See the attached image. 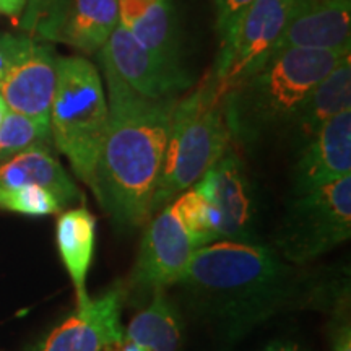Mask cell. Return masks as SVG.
Segmentation results:
<instances>
[{
	"instance_id": "cell-23",
	"label": "cell",
	"mask_w": 351,
	"mask_h": 351,
	"mask_svg": "<svg viewBox=\"0 0 351 351\" xmlns=\"http://www.w3.org/2000/svg\"><path fill=\"white\" fill-rule=\"evenodd\" d=\"M69 0H26L19 26L26 36L38 41H54Z\"/></svg>"
},
{
	"instance_id": "cell-2",
	"label": "cell",
	"mask_w": 351,
	"mask_h": 351,
	"mask_svg": "<svg viewBox=\"0 0 351 351\" xmlns=\"http://www.w3.org/2000/svg\"><path fill=\"white\" fill-rule=\"evenodd\" d=\"M205 317L243 328L287 300L293 271L275 249L221 239L195 249L178 283Z\"/></svg>"
},
{
	"instance_id": "cell-17",
	"label": "cell",
	"mask_w": 351,
	"mask_h": 351,
	"mask_svg": "<svg viewBox=\"0 0 351 351\" xmlns=\"http://www.w3.org/2000/svg\"><path fill=\"white\" fill-rule=\"evenodd\" d=\"M119 23V0H69L54 41L99 52Z\"/></svg>"
},
{
	"instance_id": "cell-16",
	"label": "cell",
	"mask_w": 351,
	"mask_h": 351,
	"mask_svg": "<svg viewBox=\"0 0 351 351\" xmlns=\"http://www.w3.org/2000/svg\"><path fill=\"white\" fill-rule=\"evenodd\" d=\"M41 186L59 199L62 207L83 200L77 184L51 155L46 145H36L0 163V189Z\"/></svg>"
},
{
	"instance_id": "cell-19",
	"label": "cell",
	"mask_w": 351,
	"mask_h": 351,
	"mask_svg": "<svg viewBox=\"0 0 351 351\" xmlns=\"http://www.w3.org/2000/svg\"><path fill=\"white\" fill-rule=\"evenodd\" d=\"M345 111H351V54H346L311 91L295 121L298 129L309 138L327 121Z\"/></svg>"
},
{
	"instance_id": "cell-9",
	"label": "cell",
	"mask_w": 351,
	"mask_h": 351,
	"mask_svg": "<svg viewBox=\"0 0 351 351\" xmlns=\"http://www.w3.org/2000/svg\"><path fill=\"white\" fill-rule=\"evenodd\" d=\"M298 0H254L241 16L228 49L218 54L213 80L228 88L251 75L269 59Z\"/></svg>"
},
{
	"instance_id": "cell-10",
	"label": "cell",
	"mask_w": 351,
	"mask_h": 351,
	"mask_svg": "<svg viewBox=\"0 0 351 351\" xmlns=\"http://www.w3.org/2000/svg\"><path fill=\"white\" fill-rule=\"evenodd\" d=\"M101 51L117 75L147 99H173L192 85L186 70L165 62L143 47L121 21Z\"/></svg>"
},
{
	"instance_id": "cell-25",
	"label": "cell",
	"mask_w": 351,
	"mask_h": 351,
	"mask_svg": "<svg viewBox=\"0 0 351 351\" xmlns=\"http://www.w3.org/2000/svg\"><path fill=\"white\" fill-rule=\"evenodd\" d=\"M254 0H215L217 32L219 34V54L225 52L234 38L241 16Z\"/></svg>"
},
{
	"instance_id": "cell-15",
	"label": "cell",
	"mask_w": 351,
	"mask_h": 351,
	"mask_svg": "<svg viewBox=\"0 0 351 351\" xmlns=\"http://www.w3.org/2000/svg\"><path fill=\"white\" fill-rule=\"evenodd\" d=\"M119 21L143 47L161 60L182 67L171 0H119Z\"/></svg>"
},
{
	"instance_id": "cell-26",
	"label": "cell",
	"mask_w": 351,
	"mask_h": 351,
	"mask_svg": "<svg viewBox=\"0 0 351 351\" xmlns=\"http://www.w3.org/2000/svg\"><path fill=\"white\" fill-rule=\"evenodd\" d=\"M332 351H351V328L348 320L341 324L333 333Z\"/></svg>"
},
{
	"instance_id": "cell-27",
	"label": "cell",
	"mask_w": 351,
	"mask_h": 351,
	"mask_svg": "<svg viewBox=\"0 0 351 351\" xmlns=\"http://www.w3.org/2000/svg\"><path fill=\"white\" fill-rule=\"evenodd\" d=\"M25 5L26 0H0V13L8 16L15 25H19V20L25 10Z\"/></svg>"
},
{
	"instance_id": "cell-3",
	"label": "cell",
	"mask_w": 351,
	"mask_h": 351,
	"mask_svg": "<svg viewBox=\"0 0 351 351\" xmlns=\"http://www.w3.org/2000/svg\"><path fill=\"white\" fill-rule=\"evenodd\" d=\"M346 54L350 51L287 49L271 54L223 95L231 137L254 142L267 130L295 121L311 91Z\"/></svg>"
},
{
	"instance_id": "cell-1",
	"label": "cell",
	"mask_w": 351,
	"mask_h": 351,
	"mask_svg": "<svg viewBox=\"0 0 351 351\" xmlns=\"http://www.w3.org/2000/svg\"><path fill=\"white\" fill-rule=\"evenodd\" d=\"M99 64L108 90L109 122L91 191L114 225L129 231L152 217L176 101L147 99L135 93L103 51Z\"/></svg>"
},
{
	"instance_id": "cell-29",
	"label": "cell",
	"mask_w": 351,
	"mask_h": 351,
	"mask_svg": "<svg viewBox=\"0 0 351 351\" xmlns=\"http://www.w3.org/2000/svg\"><path fill=\"white\" fill-rule=\"evenodd\" d=\"M263 351H300V348L295 343H291V341H275V343L269 345Z\"/></svg>"
},
{
	"instance_id": "cell-5",
	"label": "cell",
	"mask_w": 351,
	"mask_h": 351,
	"mask_svg": "<svg viewBox=\"0 0 351 351\" xmlns=\"http://www.w3.org/2000/svg\"><path fill=\"white\" fill-rule=\"evenodd\" d=\"M109 122L108 99L98 69L83 57L57 56L51 103V137L77 178L93 187Z\"/></svg>"
},
{
	"instance_id": "cell-7",
	"label": "cell",
	"mask_w": 351,
	"mask_h": 351,
	"mask_svg": "<svg viewBox=\"0 0 351 351\" xmlns=\"http://www.w3.org/2000/svg\"><path fill=\"white\" fill-rule=\"evenodd\" d=\"M3 43L5 64L0 73V96L10 111L49 127L57 78L54 49L26 34L3 33Z\"/></svg>"
},
{
	"instance_id": "cell-8",
	"label": "cell",
	"mask_w": 351,
	"mask_h": 351,
	"mask_svg": "<svg viewBox=\"0 0 351 351\" xmlns=\"http://www.w3.org/2000/svg\"><path fill=\"white\" fill-rule=\"evenodd\" d=\"M195 245L178 217L174 205H166L148 223L132 270L124 285L125 298H147L178 283Z\"/></svg>"
},
{
	"instance_id": "cell-22",
	"label": "cell",
	"mask_w": 351,
	"mask_h": 351,
	"mask_svg": "<svg viewBox=\"0 0 351 351\" xmlns=\"http://www.w3.org/2000/svg\"><path fill=\"white\" fill-rule=\"evenodd\" d=\"M49 138V127L8 109L0 122V163L36 145H46Z\"/></svg>"
},
{
	"instance_id": "cell-30",
	"label": "cell",
	"mask_w": 351,
	"mask_h": 351,
	"mask_svg": "<svg viewBox=\"0 0 351 351\" xmlns=\"http://www.w3.org/2000/svg\"><path fill=\"white\" fill-rule=\"evenodd\" d=\"M8 111V108H7V104H5V101L2 99V96H0V122H2V119H3V116H5V112Z\"/></svg>"
},
{
	"instance_id": "cell-13",
	"label": "cell",
	"mask_w": 351,
	"mask_h": 351,
	"mask_svg": "<svg viewBox=\"0 0 351 351\" xmlns=\"http://www.w3.org/2000/svg\"><path fill=\"white\" fill-rule=\"evenodd\" d=\"M350 32L351 0H298L271 54L287 49L350 51Z\"/></svg>"
},
{
	"instance_id": "cell-28",
	"label": "cell",
	"mask_w": 351,
	"mask_h": 351,
	"mask_svg": "<svg viewBox=\"0 0 351 351\" xmlns=\"http://www.w3.org/2000/svg\"><path fill=\"white\" fill-rule=\"evenodd\" d=\"M103 351H148V350L142 348V346L134 343V341L122 339L119 341H114V343L104 346Z\"/></svg>"
},
{
	"instance_id": "cell-24",
	"label": "cell",
	"mask_w": 351,
	"mask_h": 351,
	"mask_svg": "<svg viewBox=\"0 0 351 351\" xmlns=\"http://www.w3.org/2000/svg\"><path fill=\"white\" fill-rule=\"evenodd\" d=\"M62 204L51 191L41 186H20L0 189V210L32 217H44L62 212Z\"/></svg>"
},
{
	"instance_id": "cell-6",
	"label": "cell",
	"mask_w": 351,
	"mask_h": 351,
	"mask_svg": "<svg viewBox=\"0 0 351 351\" xmlns=\"http://www.w3.org/2000/svg\"><path fill=\"white\" fill-rule=\"evenodd\" d=\"M351 174L296 191L276 234L275 251L285 261H314L350 239Z\"/></svg>"
},
{
	"instance_id": "cell-18",
	"label": "cell",
	"mask_w": 351,
	"mask_h": 351,
	"mask_svg": "<svg viewBox=\"0 0 351 351\" xmlns=\"http://www.w3.org/2000/svg\"><path fill=\"white\" fill-rule=\"evenodd\" d=\"M56 239L77 295V306L91 300L86 291V276L96 244V217L86 207L67 210L57 219Z\"/></svg>"
},
{
	"instance_id": "cell-14",
	"label": "cell",
	"mask_w": 351,
	"mask_h": 351,
	"mask_svg": "<svg viewBox=\"0 0 351 351\" xmlns=\"http://www.w3.org/2000/svg\"><path fill=\"white\" fill-rule=\"evenodd\" d=\"M351 174V111L327 121L309 137L295 169L296 191Z\"/></svg>"
},
{
	"instance_id": "cell-11",
	"label": "cell",
	"mask_w": 351,
	"mask_h": 351,
	"mask_svg": "<svg viewBox=\"0 0 351 351\" xmlns=\"http://www.w3.org/2000/svg\"><path fill=\"white\" fill-rule=\"evenodd\" d=\"M125 300L124 285H114L104 295L77 306L33 351H103L124 339L121 313Z\"/></svg>"
},
{
	"instance_id": "cell-12",
	"label": "cell",
	"mask_w": 351,
	"mask_h": 351,
	"mask_svg": "<svg viewBox=\"0 0 351 351\" xmlns=\"http://www.w3.org/2000/svg\"><path fill=\"white\" fill-rule=\"evenodd\" d=\"M194 187L208 200L218 225V241H251L254 199L243 163L228 148Z\"/></svg>"
},
{
	"instance_id": "cell-21",
	"label": "cell",
	"mask_w": 351,
	"mask_h": 351,
	"mask_svg": "<svg viewBox=\"0 0 351 351\" xmlns=\"http://www.w3.org/2000/svg\"><path fill=\"white\" fill-rule=\"evenodd\" d=\"M173 205L195 249L218 241V225L213 208L194 186L176 197Z\"/></svg>"
},
{
	"instance_id": "cell-20",
	"label": "cell",
	"mask_w": 351,
	"mask_h": 351,
	"mask_svg": "<svg viewBox=\"0 0 351 351\" xmlns=\"http://www.w3.org/2000/svg\"><path fill=\"white\" fill-rule=\"evenodd\" d=\"M181 315L166 296L165 289H161L132 317L124 330V339L148 351H178L181 345Z\"/></svg>"
},
{
	"instance_id": "cell-4",
	"label": "cell",
	"mask_w": 351,
	"mask_h": 351,
	"mask_svg": "<svg viewBox=\"0 0 351 351\" xmlns=\"http://www.w3.org/2000/svg\"><path fill=\"white\" fill-rule=\"evenodd\" d=\"M221 98V90L210 77L204 86L176 103L152 215L199 182L230 148L232 137Z\"/></svg>"
}]
</instances>
